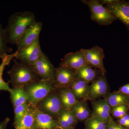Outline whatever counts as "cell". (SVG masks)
Segmentation results:
<instances>
[{"instance_id":"24","label":"cell","mask_w":129,"mask_h":129,"mask_svg":"<svg viewBox=\"0 0 129 129\" xmlns=\"http://www.w3.org/2000/svg\"><path fill=\"white\" fill-rule=\"evenodd\" d=\"M17 54V51L12 54H6L1 57L2 62L0 64V91L5 90L9 91L10 88L9 83H6L3 80L2 78L3 71L5 67L10 64L11 60L14 59Z\"/></svg>"},{"instance_id":"23","label":"cell","mask_w":129,"mask_h":129,"mask_svg":"<svg viewBox=\"0 0 129 129\" xmlns=\"http://www.w3.org/2000/svg\"><path fill=\"white\" fill-rule=\"evenodd\" d=\"M111 108L123 104H129V96L117 91L109 92L104 98Z\"/></svg>"},{"instance_id":"9","label":"cell","mask_w":129,"mask_h":129,"mask_svg":"<svg viewBox=\"0 0 129 129\" xmlns=\"http://www.w3.org/2000/svg\"><path fill=\"white\" fill-rule=\"evenodd\" d=\"M82 50L88 65L99 70L102 74L105 75L107 71L103 63V59L105 57L104 50L97 46L90 49Z\"/></svg>"},{"instance_id":"28","label":"cell","mask_w":129,"mask_h":129,"mask_svg":"<svg viewBox=\"0 0 129 129\" xmlns=\"http://www.w3.org/2000/svg\"><path fill=\"white\" fill-rule=\"evenodd\" d=\"M129 104H123L111 108V113L113 117L118 119L129 113Z\"/></svg>"},{"instance_id":"12","label":"cell","mask_w":129,"mask_h":129,"mask_svg":"<svg viewBox=\"0 0 129 129\" xmlns=\"http://www.w3.org/2000/svg\"><path fill=\"white\" fill-rule=\"evenodd\" d=\"M76 70L61 67L56 68L55 86L56 89L70 88L74 80L76 79Z\"/></svg>"},{"instance_id":"11","label":"cell","mask_w":129,"mask_h":129,"mask_svg":"<svg viewBox=\"0 0 129 129\" xmlns=\"http://www.w3.org/2000/svg\"><path fill=\"white\" fill-rule=\"evenodd\" d=\"M106 7L126 26L129 30V3L124 1L116 0L106 5Z\"/></svg>"},{"instance_id":"16","label":"cell","mask_w":129,"mask_h":129,"mask_svg":"<svg viewBox=\"0 0 129 129\" xmlns=\"http://www.w3.org/2000/svg\"><path fill=\"white\" fill-rule=\"evenodd\" d=\"M89 83L75 79L70 87V90L78 101L88 100Z\"/></svg>"},{"instance_id":"33","label":"cell","mask_w":129,"mask_h":129,"mask_svg":"<svg viewBox=\"0 0 129 129\" xmlns=\"http://www.w3.org/2000/svg\"><path fill=\"white\" fill-rule=\"evenodd\" d=\"M116 0H102V1H99V2L102 5H108L114 2Z\"/></svg>"},{"instance_id":"20","label":"cell","mask_w":129,"mask_h":129,"mask_svg":"<svg viewBox=\"0 0 129 129\" xmlns=\"http://www.w3.org/2000/svg\"><path fill=\"white\" fill-rule=\"evenodd\" d=\"M98 76L96 69L88 64L76 70V79L88 83H92Z\"/></svg>"},{"instance_id":"1","label":"cell","mask_w":129,"mask_h":129,"mask_svg":"<svg viewBox=\"0 0 129 129\" xmlns=\"http://www.w3.org/2000/svg\"><path fill=\"white\" fill-rule=\"evenodd\" d=\"M36 22L35 14L31 12H18L12 14L5 28L8 44L15 45L25 30Z\"/></svg>"},{"instance_id":"29","label":"cell","mask_w":129,"mask_h":129,"mask_svg":"<svg viewBox=\"0 0 129 129\" xmlns=\"http://www.w3.org/2000/svg\"><path fill=\"white\" fill-rule=\"evenodd\" d=\"M117 122L123 127L129 129V113L122 118L117 119Z\"/></svg>"},{"instance_id":"26","label":"cell","mask_w":129,"mask_h":129,"mask_svg":"<svg viewBox=\"0 0 129 129\" xmlns=\"http://www.w3.org/2000/svg\"><path fill=\"white\" fill-rule=\"evenodd\" d=\"M7 44L8 42L5 28L0 23V58L5 54H8L12 51L11 48L8 47Z\"/></svg>"},{"instance_id":"13","label":"cell","mask_w":129,"mask_h":129,"mask_svg":"<svg viewBox=\"0 0 129 129\" xmlns=\"http://www.w3.org/2000/svg\"><path fill=\"white\" fill-rule=\"evenodd\" d=\"M88 64L82 49L76 52H70L64 55L60 66L77 70Z\"/></svg>"},{"instance_id":"22","label":"cell","mask_w":129,"mask_h":129,"mask_svg":"<svg viewBox=\"0 0 129 129\" xmlns=\"http://www.w3.org/2000/svg\"><path fill=\"white\" fill-rule=\"evenodd\" d=\"M59 92L63 108L70 109L78 101L76 99L69 88L57 89Z\"/></svg>"},{"instance_id":"7","label":"cell","mask_w":129,"mask_h":129,"mask_svg":"<svg viewBox=\"0 0 129 129\" xmlns=\"http://www.w3.org/2000/svg\"><path fill=\"white\" fill-rule=\"evenodd\" d=\"M32 67L41 80L49 81L54 83L56 68L45 53Z\"/></svg>"},{"instance_id":"6","label":"cell","mask_w":129,"mask_h":129,"mask_svg":"<svg viewBox=\"0 0 129 129\" xmlns=\"http://www.w3.org/2000/svg\"><path fill=\"white\" fill-rule=\"evenodd\" d=\"M17 51L15 58L19 61L32 66L44 54L41 47L39 39L20 51Z\"/></svg>"},{"instance_id":"31","label":"cell","mask_w":129,"mask_h":129,"mask_svg":"<svg viewBox=\"0 0 129 129\" xmlns=\"http://www.w3.org/2000/svg\"><path fill=\"white\" fill-rule=\"evenodd\" d=\"M118 91L123 94L129 96V84L120 87Z\"/></svg>"},{"instance_id":"27","label":"cell","mask_w":129,"mask_h":129,"mask_svg":"<svg viewBox=\"0 0 129 129\" xmlns=\"http://www.w3.org/2000/svg\"><path fill=\"white\" fill-rule=\"evenodd\" d=\"M29 106V103H27L14 108V118L13 125L14 127L18 124L25 115Z\"/></svg>"},{"instance_id":"14","label":"cell","mask_w":129,"mask_h":129,"mask_svg":"<svg viewBox=\"0 0 129 129\" xmlns=\"http://www.w3.org/2000/svg\"><path fill=\"white\" fill-rule=\"evenodd\" d=\"M91 101L92 116H96L108 123L113 119L111 116V107L104 98Z\"/></svg>"},{"instance_id":"15","label":"cell","mask_w":129,"mask_h":129,"mask_svg":"<svg viewBox=\"0 0 129 129\" xmlns=\"http://www.w3.org/2000/svg\"><path fill=\"white\" fill-rule=\"evenodd\" d=\"M59 127L57 120L37 110L35 119L34 129H56Z\"/></svg>"},{"instance_id":"18","label":"cell","mask_w":129,"mask_h":129,"mask_svg":"<svg viewBox=\"0 0 129 129\" xmlns=\"http://www.w3.org/2000/svg\"><path fill=\"white\" fill-rule=\"evenodd\" d=\"M87 101H78L71 109L79 122H84L91 116L92 112L89 108Z\"/></svg>"},{"instance_id":"35","label":"cell","mask_w":129,"mask_h":129,"mask_svg":"<svg viewBox=\"0 0 129 129\" xmlns=\"http://www.w3.org/2000/svg\"><path fill=\"white\" fill-rule=\"evenodd\" d=\"M36 129H42V128H37Z\"/></svg>"},{"instance_id":"19","label":"cell","mask_w":129,"mask_h":129,"mask_svg":"<svg viewBox=\"0 0 129 129\" xmlns=\"http://www.w3.org/2000/svg\"><path fill=\"white\" fill-rule=\"evenodd\" d=\"M37 112L36 107L29 104L25 115L14 127L15 129H34L35 119Z\"/></svg>"},{"instance_id":"8","label":"cell","mask_w":129,"mask_h":129,"mask_svg":"<svg viewBox=\"0 0 129 129\" xmlns=\"http://www.w3.org/2000/svg\"><path fill=\"white\" fill-rule=\"evenodd\" d=\"M41 22H36L30 25L19 37L15 45L18 51H20L30 45L39 39L40 35L42 28Z\"/></svg>"},{"instance_id":"25","label":"cell","mask_w":129,"mask_h":129,"mask_svg":"<svg viewBox=\"0 0 129 129\" xmlns=\"http://www.w3.org/2000/svg\"><path fill=\"white\" fill-rule=\"evenodd\" d=\"M84 129H107L108 123L96 116L91 115L85 122Z\"/></svg>"},{"instance_id":"10","label":"cell","mask_w":129,"mask_h":129,"mask_svg":"<svg viewBox=\"0 0 129 129\" xmlns=\"http://www.w3.org/2000/svg\"><path fill=\"white\" fill-rule=\"evenodd\" d=\"M109 87L105 75L102 73L89 86L88 100L94 101L106 96Z\"/></svg>"},{"instance_id":"30","label":"cell","mask_w":129,"mask_h":129,"mask_svg":"<svg viewBox=\"0 0 129 129\" xmlns=\"http://www.w3.org/2000/svg\"><path fill=\"white\" fill-rule=\"evenodd\" d=\"M107 129H128L120 125L117 122L113 119L108 124Z\"/></svg>"},{"instance_id":"32","label":"cell","mask_w":129,"mask_h":129,"mask_svg":"<svg viewBox=\"0 0 129 129\" xmlns=\"http://www.w3.org/2000/svg\"><path fill=\"white\" fill-rule=\"evenodd\" d=\"M10 120L9 118H6L2 122H0V129H6Z\"/></svg>"},{"instance_id":"3","label":"cell","mask_w":129,"mask_h":129,"mask_svg":"<svg viewBox=\"0 0 129 129\" xmlns=\"http://www.w3.org/2000/svg\"><path fill=\"white\" fill-rule=\"evenodd\" d=\"M24 88L27 94L28 102L30 105L35 106L51 92L56 89L53 82L41 80Z\"/></svg>"},{"instance_id":"34","label":"cell","mask_w":129,"mask_h":129,"mask_svg":"<svg viewBox=\"0 0 129 129\" xmlns=\"http://www.w3.org/2000/svg\"><path fill=\"white\" fill-rule=\"evenodd\" d=\"M56 129H75V128H67V129H64V128H61V127H58V128H57Z\"/></svg>"},{"instance_id":"5","label":"cell","mask_w":129,"mask_h":129,"mask_svg":"<svg viewBox=\"0 0 129 129\" xmlns=\"http://www.w3.org/2000/svg\"><path fill=\"white\" fill-rule=\"evenodd\" d=\"M37 110L51 116L57 120L60 111L63 108L57 89L52 91L36 106Z\"/></svg>"},{"instance_id":"4","label":"cell","mask_w":129,"mask_h":129,"mask_svg":"<svg viewBox=\"0 0 129 129\" xmlns=\"http://www.w3.org/2000/svg\"><path fill=\"white\" fill-rule=\"evenodd\" d=\"M89 8L91 19L100 25H110L117 20L112 13L102 5L98 0H83L81 1Z\"/></svg>"},{"instance_id":"2","label":"cell","mask_w":129,"mask_h":129,"mask_svg":"<svg viewBox=\"0 0 129 129\" xmlns=\"http://www.w3.org/2000/svg\"><path fill=\"white\" fill-rule=\"evenodd\" d=\"M7 73L13 88H24L41 80L32 66L22 63L15 58L11 69Z\"/></svg>"},{"instance_id":"21","label":"cell","mask_w":129,"mask_h":129,"mask_svg":"<svg viewBox=\"0 0 129 129\" xmlns=\"http://www.w3.org/2000/svg\"><path fill=\"white\" fill-rule=\"evenodd\" d=\"M9 92L11 95L10 98L13 108L28 103L27 94L24 88H11Z\"/></svg>"},{"instance_id":"17","label":"cell","mask_w":129,"mask_h":129,"mask_svg":"<svg viewBox=\"0 0 129 129\" xmlns=\"http://www.w3.org/2000/svg\"><path fill=\"white\" fill-rule=\"evenodd\" d=\"M59 127L62 128H75L79 121L70 109L62 108L57 119Z\"/></svg>"}]
</instances>
